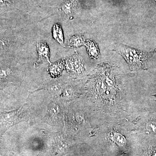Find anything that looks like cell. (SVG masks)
Segmentation results:
<instances>
[{
  "mask_svg": "<svg viewBox=\"0 0 156 156\" xmlns=\"http://www.w3.org/2000/svg\"><path fill=\"white\" fill-rule=\"evenodd\" d=\"M115 50L125 58L131 69L135 70L144 69L147 59L155 53H146L122 44H117Z\"/></svg>",
  "mask_w": 156,
  "mask_h": 156,
  "instance_id": "1",
  "label": "cell"
},
{
  "mask_svg": "<svg viewBox=\"0 0 156 156\" xmlns=\"http://www.w3.org/2000/svg\"><path fill=\"white\" fill-rule=\"evenodd\" d=\"M65 67L69 73L80 74L85 70L83 59L76 52L73 56L65 58Z\"/></svg>",
  "mask_w": 156,
  "mask_h": 156,
  "instance_id": "2",
  "label": "cell"
},
{
  "mask_svg": "<svg viewBox=\"0 0 156 156\" xmlns=\"http://www.w3.org/2000/svg\"><path fill=\"white\" fill-rule=\"evenodd\" d=\"M22 108L15 111L2 113L0 114V129L1 132H5L11 126L21 121Z\"/></svg>",
  "mask_w": 156,
  "mask_h": 156,
  "instance_id": "3",
  "label": "cell"
},
{
  "mask_svg": "<svg viewBox=\"0 0 156 156\" xmlns=\"http://www.w3.org/2000/svg\"><path fill=\"white\" fill-rule=\"evenodd\" d=\"M16 38L10 32L0 33V56H8L13 50Z\"/></svg>",
  "mask_w": 156,
  "mask_h": 156,
  "instance_id": "4",
  "label": "cell"
},
{
  "mask_svg": "<svg viewBox=\"0 0 156 156\" xmlns=\"http://www.w3.org/2000/svg\"><path fill=\"white\" fill-rule=\"evenodd\" d=\"M37 49L38 58L34 63L35 67L38 66L45 61L51 64L50 60V50L47 43L45 42H38L37 44Z\"/></svg>",
  "mask_w": 156,
  "mask_h": 156,
  "instance_id": "5",
  "label": "cell"
},
{
  "mask_svg": "<svg viewBox=\"0 0 156 156\" xmlns=\"http://www.w3.org/2000/svg\"><path fill=\"white\" fill-rule=\"evenodd\" d=\"M13 67L9 62L0 66V87L13 80L14 73Z\"/></svg>",
  "mask_w": 156,
  "mask_h": 156,
  "instance_id": "6",
  "label": "cell"
},
{
  "mask_svg": "<svg viewBox=\"0 0 156 156\" xmlns=\"http://www.w3.org/2000/svg\"><path fill=\"white\" fill-rule=\"evenodd\" d=\"M65 68L64 59L51 63L48 68V71L53 77L56 78L61 75Z\"/></svg>",
  "mask_w": 156,
  "mask_h": 156,
  "instance_id": "7",
  "label": "cell"
},
{
  "mask_svg": "<svg viewBox=\"0 0 156 156\" xmlns=\"http://www.w3.org/2000/svg\"><path fill=\"white\" fill-rule=\"evenodd\" d=\"M85 46L89 56L92 59H96L100 55L98 46L96 42L92 40H87L85 42Z\"/></svg>",
  "mask_w": 156,
  "mask_h": 156,
  "instance_id": "8",
  "label": "cell"
},
{
  "mask_svg": "<svg viewBox=\"0 0 156 156\" xmlns=\"http://www.w3.org/2000/svg\"><path fill=\"white\" fill-rule=\"evenodd\" d=\"M52 35L54 40L61 46L64 45V35L61 25L56 23L53 24L52 27Z\"/></svg>",
  "mask_w": 156,
  "mask_h": 156,
  "instance_id": "9",
  "label": "cell"
},
{
  "mask_svg": "<svg viewBox=\"0 0 156 156\" xmlns=\"http://www.w3.org/2000/svg\"><path fill=\"white\" fill-rule=\"evenodd\" d=\"M85 39L83 35H75L70 38L67 45L70 48H79L85 45Z\"/></svg>",
  "mask_w": 156,
  "mask_h": 156,
  "instance_id": "10",
  "label": "cell"
},
{
  "mask_svg": "<svg viewBox=\"0 0 156 156\" xmlns=\"http://www.w3.org/2000/svg\"><path fill=\"white\" fill-rule=\"evenodd\" d=\"M44 87V89L48 90L51 93V94L53 95H56L59 94L63 89L62 84L57 81L49 83V84L45 85Z\"/></svg>",
  "mask_w": 156,
  "mask_h": 156,
  "instance_id": "11",
  "label": "cell"
},
{
  "mask_svg": "<svg viewBox=\"0 0 156 156\" xmlns=\"http://www.w3.org/2000/svg\"><path fill=\"white\" fill-rule=\"evenodd\" d=\"M76 5L75 0H66L62 6V9L67 15L72 13Z\"/></svg>",
  "mask_w": 156,
  "mask_h": 156,
  "instance_id": "12",
  "label": "cell"
},
{
  "mask_svg": "<svg viewBox=\"0 0 156 156\" xmlns=\"http://www.w3.org/2000/svg\"><path fill=\"white\" fill-rule=\"evenodd\" d=\"M115 138L116 141L118 143L120 144H124L126 142V140H125L124 137H123L122 135H119V134L115 135Z\"/></svg>",
  "mask_w": 156,
  "mask_h": 156,
  "instance_id": "13",
  "label": "cell"
},
{
  "mask_svg": "<svg viewBox=\"0 0 156 156\" xmlns=\"http://www.w3.org/2000/svg\"><path fill=\"white\" fill-rule=\"evenodd\" d=\"M10 4V0H0V6L8 5Z\"/></svg>",
  "mask_w": 156,
  "mask_h": 156,
  "instance_id": "14",
  "label": "cell"
},
{
  "mask_svg": "<svg viewBox=\"0 0 156 156\" xmlns=\"http://www.w3.org/2000/svg\"><path fill=\"white\" fill-rule=\"evenodd\" d=\"M151 156H156V148L152 151L151 154Z\"/></svg>",
  "mask_w": 156,
  "mask_h": 156,
  "instance_id": "15",
  "label": "cell"
}]
</instances>
